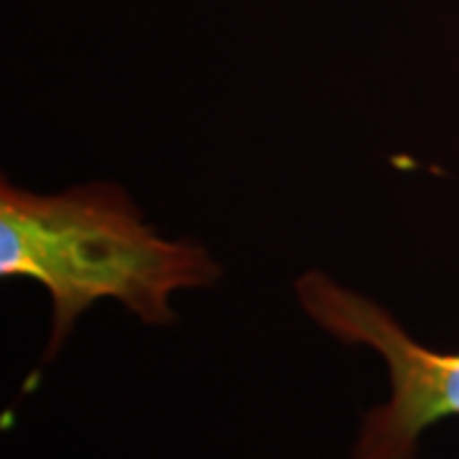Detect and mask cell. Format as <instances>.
I'll return each mask as SVG.
<instances>
[{
  "mask_svg": "<svg viewBox=\"0 0 459 459\" xmlns=\"http://www.w3.org/2000/svg\"><path fill=\"white\" fill-rule=\"evenodd\" d=\"M0 276L49 291L51 360L92 304L115 299L146 325H171V296L214 283L220 265L197 243L148 228L117 186L36 195L3 181Z\"/></svg>",
  "mask_w": 459,
  "mask_h": 459,
  "instance_id": "1",
  "label": "cell"
},
{
  "mask_svg": "<svg viewBox=\"0 0 459 459\" xmlns=\"http://www.w3.org/2000/svg\"><path fill=\"white\" fill-rule=\"evenodd\" d=\"M296 296L327 334L370 347L388 368L391 395L365 416L352 459H413L427 429L459 419V352L416 342L385 307L322 271L296 281Z\"/></svg>",
  "mask_w": 459,
  "mask_h": 459,
  "instance_id": "2",
  "label": "cell"
}]
</instances>
